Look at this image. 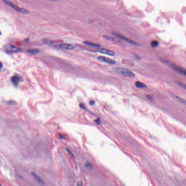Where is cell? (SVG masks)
<instances>
[{
	"label": "cell",
	"instance_id": "cell-1",
	"mask_svg": "<svg viewBox=\"0 0 186 186\" xmlns=\"http://www.w3.org/2000/svg\"><path fill=\"white\" fill-rule=\"evenodd\" d=\"M113 72L121 76L129 77H134L135 74L132 71L128 69L121 67H114L112 68Z\"/></svg>",
	"mask_w": 186,
	"mask_h": 186
},
{
	"label": "cell",
	"instance_id": "cell-2",
	"mask_svg": "<svg viewBox=\"0 0 186 186\" xmlns=\"http://www.w3.org/2000/svg\"><path fill=\"white\" fill-rule=\"evenodd\" d=\"M3 1L4 3L11 7V8H12L13 9L17 11V12H20V13H22V14H29V11L28 10H27L25 9L19 7L17 5H16L9 0H3Z\"/></svg>",
	"mask_w": 186,
	"mask_h": 186
},
{
	"label": "cell",
	"instance_id": "cell-3",
	"mask_svg": "<svg viewBox=\"0 0 186 186\" xmlns=\"http://www.w3.org/2000/svg\"><path fill=\"white\" fill-rule=\"evenodd\" d=\"M165 63L170 67L173 69L174 71L177 72L178 73H179L182 75L186 76V69L183 67H181L178 65H176L172 63H170L169 62L165 61Z\"/></svg>",
	"mask_w": 186,
	"mask_h": 186
},
{
	"label": "cell",
	"instance_id": "cell-4",
	"mask_svg": "<svg viewBox=\"0 0 186 186\" xmlns=\"http://www.w3.org/2000/svg\"><path fill=\"white\" fill-rule=\"evenodd\" d=\"M97 59L98 60L103 63L108 64H111V65H115L116 64V61L115 60L108 57L99 56L97 57Z\"/></svg>",
	"mask_w": 186,
	"mask_h": 186
},
{
	"label": "cell",
	"instance_id": "cell-5",
	"mask_svg": "<svg viewBox=\"0 0 186 186\" xmlns=\"http://www.w3.org/2000/svg\"><path fill=\"white\" fill-rule=\"evenodd\" d=\"M114 34L116 36H117L118 38L122 39L123 41L126 42L127 43H129L130 44L133 45V46H140V44L139 43H137V42L134 41L132 40H130V39L124 37L123 36L121 35L120 34H117L116 33H114Z\"/></svg>",
	"mask_w": 186,
	"mask_h": 186
},
{
	"label": "cell",
	"instance_id": "cell-6",
	"mask_svg": "<svg viewBox=\"0 0 186 186\" xmlns=\"http://www.w3.org/2000/svg\"><path fill=\"white\" fill-rule=\"evenodd\" d=\"M96 51L102 54H105L110 56H113L115 55V53L112 50L105 49V48H98L96 50Z\"/></svg>",
	"mask_w": 186,
	"mask_h": 186
},
{
	"label": "cell",
	"instance_id": "cell-7",
	"mask_svg": "<svg viewBox=\"0 0 186 186\" xmlns=\"http://www.w3.org/2000/svg\"><path fill=\"white\" fill-rule=\"evenodd\" d=\"M6 49L7 51L9 53H15L18 52H20L21 51V49L19 48L14 46L11 45H7L6 47Z\"/></svg>",
	"mask_w": 186,
	"mask_h": 186
},
{
	"label": "cell",
	"instance_id": "cell-8",
	"mask_svg": "<svg viewBox=\"0 0 186 186\" xmlns=\"http://www.w3.org/2000/svg\"><path fill=\"white\" fill-rule=\"evenodd\" d=\"M11 80L14 85L17 87L18 85L20 82L23 80V79L22 77H20V76H19L17 75H15L11 77Z\"/></svg>",
	"mask_w": 186,
	"mask_h": 186
},
{
	"label": "cell",
	"instance_id": "cell-9",
	"mask_svg": "<svg viewBox=\"0 0 186 186\" xmlns=\"http://www.w3.org/2000/svg\"><path fill=\"white\" fill-rule=\"evenodd\" d=\"M31 174H32V176L33 177L34 179L36 180V181L39 184H40V185H42V186L45 185V183L44 181L39 176H38L37 174H36L35 173L33 172L31 173Z\"/></svg>",
	"mask_w": 186,
	"mask_h": 186
},
{
	"label": "cell",
	"instance_id": "cell-10",
	"mask_svg": "<svg viewBox=\"0 0 186 186\" xmlns=\"http://www.w3.org/2000/svg\"><path fill=\"white\" fill-rule=\"evenodd\" d=\"M59 47L60 48L68 50H73L75 48V46L70 44L64 43L60 44Z\"/></svg>",
	"mask_w": 186,
	"mask_h": 186
},
{
	"label": "cell",
	"instance_id": "cell-11",
	"mask_svg": "<svg viewBox=\"0 0 186 186\" xmlns=\"http://www.w3.org/2000/svg\"><path fill=\"white\" fill-rule=\"evenodd\" d=\"M84 44H85V45H86V46L90 47L92 48H98L100 47V46H101L100 44L94 43L90 42H84Z\"/></svg>",
	"mask_w": 186,
	"mask_h": 186
},
{
	"label": "cell",
	"instance_id": "cell-12",
	"mask_svg": "<svg viewBox=\"0 0 186 186\" xmlns=\"http://www.w3.org/2000/svg\"><path fill=\"white\" fill-rule=\"evenodd\" d=\"M135 85L136 87L138 88L143 89V88H146L147 87V86L145 84H144L143 83L139 82V81H137V82H136Z\"/></svg>",
	"mask_w": 186,
	"mask_h": 186
},
{
	"label": "cell",
	"instance_id": "cell-13",
	"mask_svg": "<svg viewBox=\"0 0 186 186\" xmlns=\"http://www.w3.org/2000/svg\"><path fill=\"white\" fill-rule=\"evenodd\" d=\"M27 52L32 55H36L39 52V50L37 49H31L27 50Z\"/></svg>",
	"mask_w": 186,
	"mask_h": 186
},
{
	"label": "cell",
	"instance_id": "cell-14",
	"mask_svg": "<svg viewBox=\"0 0 186 186\" xmlns=\"http://www.w3.org/2000/svg\"><path fill=\"white\" fill-rule=\"evenodd\" d=\"M171 96H172L175 99H176L177 100H178L180 102H182V103H183V104H186V101L184 99H182L181 97H180L178 96H177V95H175V94H171Z\"/></svg>",
	"mask_w": 186,
	"mask_h": 186
},
{
	"label": "cell",
	"instance_id": "cell-15",
	"mask_svg": "<svg viewBox=\"0 0 186 186\" xmlns=\"http://www.w3.org/2000/svg\"><path fill=\"white\" fill-rule=\"evenodd\" d=\"M159 42L157 41L154 40L151 42V45L153 47H156L159 45Z\"/></svg>",
	"mask_w": 186,
	"mask_h": 186
},
{
	"label": "cell",
	"instance_id": "cell-16",
	"mask_svg": "<svg viewBox=\"0 0 186 186\" xmlns=\"http://www.w3.org/2000/svg\"><path fill=\"white\" fill-rule=\"evenodd\" d=\"M85 167H86L87 168H91L93 167V165H92V164H91L90 162H85Z\"/></svg>",
	"mask_w": 186,
	"mask_h": 186
},
{
	"label": "cell",
	"instance_id": "cell-17",
	"mask_svg": "<svg viewBox=\"0 0 186 186\" xmlns=\"http://www.w3.org/2000/svg\"><path fill=\"white\" fill-rule=\"evenodd\" d=\"M178 85H179L181 86L182 88H184V89H186V85L184 84H183L182 83L179 82H178Z\"/></svg>",
	"mask_w": 186,
	"mask_h": 186
},
{
	"label": "cell",
	"instance_id": "cell-18",
	"mask_svg": "<svg viewBox=\"0 0 186 186\" xmlns=\"http://www.w3.org/2000/svg\"><path fill=\"white\" fill-rule=\"evenodd\" d=\"M80 107L82 109H83V110H86V108L85 107V106L84 104L83 103H80L79 105Z\"/></svg>",
	"mask_w": 186,
	"mask_h": 186
},
{
	"label": "cell",
	"instance_id": "cell-19",
	"mask_svg": "<svg viewBox=\"0 0 186 186\" xmlns=\"http://www.w3.org/2000/svg\"><path fill=\"white\" fill-rule=\"evenodd\" d=\"M8 103V104H9L15 105L17 103H16V102L15 101H8V103Z\"/></svg>",
	"mask_w": 186,
	"mask_h": 186
},
{
	"label": "cell",
	"instance_id": "cell-20",
	"mask_svg": "<svg viewBox=\"0 0 186 186\" xmlns=\"http://www.w3.org/2000/svg\"><path fill=\"white\" fill-rule=\"evenodd\" d=\"M89 104L91 105H93L95 104V102L93 100H91L89 102Z\"/></svg>",
	"mask_w": 186,
	"mask_h": 186
},
{
	"label": "cell",
	"instance_id": "cell-21",
	"mask_svg": "<svg viewBox=\"0 0 186 186\" xmlns=\"http://www.w3.org/2000/svg\"><path fill=\"white\" fill-rule=\"evenodd\" d=\"M146 98L149 100H152V99H153L151 96H150V95H146Z\"/></svg>",
	"mask_w": 186,
	"mask_h": 186
},
{
	"label": "cell",
	"instance_id": "cell-22",
	"mask_svg": "<svg viewBox=\"0 0 186 186\" xmlns=\"http://www.w3.org/2000/svg\"><path fill=\"white\" fill-rule=\"evenodd\" d=\"M66 150H67V152H68V153L69 154H70V155H71V156H73V154H72V152H71V151H70V150H69V149H66Z\"/></svg>",
	"mask_w": 186,
	"mask_h": 186
},
{
	"label": "cell",
	"instance_id": "cell-23",
	"mask_svg": "<svg viewBox=\"0 0 186 186\" xmlns=\"http://www.w3.org/2000/svg\"><path fill=\"white\" fill-rule=\"evenodd\" d=\"M95 122L97 124H100V119H97L95 120Z\"/></svg>",
	"mask_w": 186,
	"mask_h": 186
},
{
	"label": "cell",
	"instance_id": "cell-24",
	"mask_svg": "<svg viewBox=\"0 0 186 186\" xmlns=\"http://www.w3.org/2000/svg\"><path fill=\"white\" fill-rule=\"evenodd\" d=\"M2 67H3V65H2V64L1 63V62L0 61V71Z\"/></svg>",
	"mask_w": 186,
	"mask_h": 186
},
{
	"label": "cell",
	"instance_id": "cell-25",
	"mask_svg": "<svg viewBox=\"0 0 186 186\" xmlns=\"http://www.w3.org/2000/svg\"><path fill=\"white\" fill-rule=\"evenodd\" d=\"M77 185L78 186H82V183H81V182H79V183H78V184H77Z\"/></svg>",
	"mask_w": 186,
	"mask_h": 186
},
{
	"label": "cell",
	"instance_id": "cell-26",
	"mask_svg": "<svg viewBox=\"0 0 186 186\" xmlns=\"http://www.w3.org/2000/svg\"><path fill=\"white\" fill-rule=\"evenodd\" d=\"M48 0L51 1H57L58 0Z\"/></svg>",
	"mask_w": 186,
	"mask_h": 186
},
{
	"label": "cell",
	"instance_id": "cell-27",
	"mask_svg": "<svg viewBox=\"0 0 186 186\" xmlns=\"http://www.w3.org/2000/svg\"><path fill=\"white\" fill-rule=\"evenodd\" d=\"M1 33L0 31V35H1Z\"/></svg>",
	"mask_w": 186,
	"mask_h": 186
},
{
	"label": "cell",
	"instance_id": "cell-28",
	"mask_svg": "<svg viewBox=\"0 0 186 186\" xmlns=\"http://www.w3.org/2000/svg\"><path fill=\"white\" fill-rule=\"evenodd\" d=\"M0 186H1V185H0Z\"/></svg>",
	"mask_w": 186,
	"mask_h": 186
}]
</instances>
